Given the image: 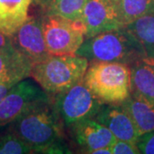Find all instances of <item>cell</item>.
<instances>
[{
	"mask_svg": "<svg viewBox=\"0 0 154 154\" xmlns=\"http://www.w3.org/2000/svg\"><path fill=\"white\" fill-rule=\"evenodd\" d=\"M62 122L54 101H51L28 110L7 128L28 144L33 153H71Z\"/></svg>",
	"mask_w": 154,
	"mask_h": 154,
	"instance_id": "6da1fadb",
	"label": "cell"
},
{
	"mask_svg": "<svg viewBox=\"0 0 154 154\" xmlns=\"http://www.w3.org/2000/svg\"><path fill=\"white\" fill-rule=\"evenodd\" d=\"M75 54L89 63H121L129 66L146 56L140 41L125 26L85 38Z\"/></svg>",
	"mask_w": 154,
	"mask_h": 154,
	"instance_id": "7a4b0ae2",
	"label": "cell"
},
{
	"mask_svg": "<svg viewBox=\"0 0 154 154\" xmlns=\"http://www.w3.org/2000/svg\"><path fill=\"white\" fill-rule=\"evenodd\" d=\"M83 82L105 105H121L130 95V66L121 63H89Z\"/></svg>",
	"mask_w": 154,
	"mask_h": 154,
	"instance_id": "3957f363",
	"label": "cell"
},
{
	"mask_svg": "<svg viewBox=\"0 0 154 154\" xmlns=\"http://www.w3.org/2000/svg\"><path fill=\"white\" fill-rule=\"evenodd\" d=\"M89 62L77 54L51 55L33 64L30 76L46 93L57 94L82 81Z\"/></svg>",
	"mask_w": 154,
	"mask_h": 154,
	"instance_id": "277c9868",
	"label": "cell"
},
{
	"mask_svg": "<svg viewBox=\"0 0 154 154\" xmlns=\"http://www.w3.org/2000/svg\"><path fill=\"white\" fill-rule=\"evenodd\" d=\"M52 101L38 83L28 78L14 85L0 102V131L38 105Z\"/></svg>",
	"mask_w": 154,
	"mask_h": 154,
	"instance_id": "5b68a950",
	"label": "cell"
},
{
	"mask_svg": "<svg viewBox=\"0 0 154 154\" xmlns=\"http://www.w3.org/2000/svg\"><path fill=\"white\" fill-rule=\"evenodd\" d=\"M54 104L67 128L85 119L94 118L105 105L85 85L83 79L65 91L55 94Z\"/></svg>",
	"mask_w": 154,
	"mask_h": 154,
	"instance_id": "8992f818",
	"label": "cell"
},
{
	"mask_svg": "<svg viewBox=\"0 0 154 154\" xmlns=\"http://www.w3.org/2000/svg\"><path fill=\"white\" fill-rule=\"evenodd\" d=\"M43 31L46 48L51 55L75 54L86 34L82 21L51 15L43 16Z\"/></svg>",
	"mask_w": 154,
	"mask_h": 154,
	"instance_id": "52a82bcc",
	"label": "cell"
},
{
	"mask_svg": "<svg viewBox=\"0 0 154 154\" xmlns=\"http://www.w3.org/2000/svg\"><path fill=\"white\" fill-rule=\"evenodd\" d=\"M11 38L14 47L33 65L50 55L43 31V17H28Z\"/></svg>",
	"mask_w": 154,
	"mask_h": 154,
	"instance_id": "ba28073f",
	"label": "cell"
},
{
	"mask_svg": "<svg viewBox=\"0 0 154 154\" xmlns=\"http://www.w3.org/2000/svg\"><path fill=\"white\" fill-rule=\"evenodd\" d=\"M81 21L85 26V38L124 27L112 0H87Z\"/></svg>",
	"mask_w": 154,
	"mask_h": 154,
	"instance_id": "9c48e42d",
	"label": "cell"
},
{
	"mask_svg": "<svg viewBox=\"0 0 154 154\" xmlns=\"http://www.w3.org/2000/svg\"><path fill=\"white\" fill-rule=\"evenodd\" d=\"M72 136L83 152L92 153L103 147H110L116 138L110 130L94 118L79 122L69 128Z\"/></svg>",
	"mask_w": 154,
	"mask_h": 154,
	"instance_id": "30bf717a",
	"label": "cell"
},
{
	"mask_svg": "<svg viewBox=\"0 0 154 154\" xmlns=\"http://www.w3.org/2000/svg\"><path fill=\"white\" fill-rule=\"evenodd\" d=\"M117 140L136 143L140 134L132 118L121 105H104L94 117Z\"/></svg>",
	"mask_w": 154,
	"mask_h": 154,
	"instance_id": "8fae6325",
	"label": "cell"
},
{
	"mask_svg": "<svg viewBox=\"0 0 154 154\" xmlns=\"http://www.w3.org/2000/svg\"><path fill=\"white\" fill-rule=\"evenodd\" d=\"M130 94L154 105V57L145 56L130 65Z\"/></svg>",
	"mask_w": 154,
	"mask_h": 154,
	"instance_id": "7c38bea8",
	"label": "cell"
},
{
	"mask_svg": "<svg viewBox=\"0 0 154 154\" xmlns=\"http://www.w3.org/2000/svg\"><path fill=\"white\" fill-rule=\"evenodd\" d=\"M33 63L13 45L0 50V82H15L30 76Z\"/></svg>",
	"mask_w": 154,
	"mask_h": 154,
	"instance_id": "4fadbf2b",
	"label": "cell"
},
{
	"mask_svg": "<svg viewBox=\"0 0 154 154\" xmlns=\"http://www.w3.org/2000/svg\"><path fill=\"white\" fill-rule=\"evenodd\" d=\"M33 0H0V31L11 37L28 19Z\"/></svg>",
	"mask_w": 154,
	"mask_h": 154,
	"instance_id": "5bb4252c",
	"label": "cell"
},
{
	"mask_svg": "<svg viewBox=\"0 0 154 154\" xmlns=\"http://www.w3.org/2000/svg\"><path fill=\"white\" fill-rule=\"evenodd\" d=\"M121 105L132 118L140 135L154 130V105L132 94Z\"/></svg>",
	"mask_w": 154,
	"mask_h": 154,
	"instance_id": "9a60e30c",
	"label": "cell"
},
{
	"mask_svg": "<svg viewBox=\"0 0 154 154\" xmlns=\"http://www.w3.org/2000/svg\"><path fill=\"white\" fill-rule=\"evenodd\" d=\"M140 41L146 55L154 57V11L125 26Z\"/></svg>",
	"mask_w": 154,
	"mask_h": 154,
	"instance_id": "2e32d148",
	"label": "cell"
},
{
	"mask_svg": "<svg viewBox=\"0 0 154 154\" xmlns=\"http://www.w3.org/2000/svg\"><path fill=\"white\" fill-rule=\"evenodd\" d=\"M115 4L124 26L154 11V0H116Z\"/></svg>",
	"mask_w": 154,
	"mask_h": 154,
	"instance_id": "e0dca14e",
	"label": "cell"
},
{
	"mask_svg": "<svg viewBox=\"0 0 154 154\" xmlns=\"http://www.w3.org/2000/svg\"><path fill=\"white\" fill-rule=\"evenodd\" d=\"M87 0H52L45 15L81 21Z\"/></svg>",
	"mask_w": 154,
	"mask_h": 154,
	"instance_id": "ac0fdd59",
	"label": "cell"
},
{
	"mask_svg": "<svg viewBox=\"0 0 154 154\" xmlns=\"http://www.w3.org/2000/svg\"><path fill=\"white\" fill-rule=\"evenodd\" d=\"M33 153L32 148L9 128L0 131V154Z\"/></svg>",
	"mask_w": 154,
	"mask_h": 154,
	"instance_id": "d6986e66",
	"label": "cell"
},
{
	"mask_svg": "<svg viewBox=\"0 0 154 154\" xmlns=\"http://www.w3.org/2000/svg\"><path fill=\"white\" fill-rule=\"evenodd\" d=\"M135 144L140 153L154 154V130L141 134Z\"/></svg>",
	"mask_w": 154,
	"mask_h": 154,
	"instance_id": "ffe728a7",
	"label": "cell"
},
{
	"mask_svg": "<svg viewBox=\"0 0 154 154\" xmlns=\"http://www.w3.org/2000/svg\"><path fill=\"white\" fill-rule=\"evenodd\" d=\"M112 154H140L135 143L116 139L115 141L110 146Z\"/></svg>",
	"mask_w": 154,
	"mask_h": 154,
	"instance_id": "44dd1931",
	"label": "cell"
},
{
	"mask_svg": "<svg viewBox=\"0 0 154 154\" xmlns=\"http://www.w3.org/2000/svg\"><path fill=\"white\" fill-rule=\"evenodd\" d=\"M17 83L15 82H0V102L2 101V99L5 97V95L8 94V92L11 89V88L16 85Z\"/></svg>",
	"mask_w": 154,
	"mask_h": 154,
	"instance_id": "7402d4cb",
	"label": "cell"
},
{
	"mask_svg": "<svg viewBox=\"0 0 154 154\" xmlns=\"http://www.w3.org/2000/svg\"><path fill=\"white\" fill-rule=\"evenodd\" d=\"M11 45H12L11 37L7 36L6 34L3 33L0 31V50L4 49Z\"/></svg>",
	"mask_w": 154,
	"mask_h": 154,
	"instance_id": "603a6c76",
	"label": "cell"
},
{
	"mask_svg": "<svg viewBox=\"0 0 154 154\" xmlns=\"http://www.w3.org/2000/svg\"><path fill=\"white\" fill-rule=\"evenodd\" d=\"M51 1H52V0H33V2H34L36 5H38L39 7H41V8L44 10L45 12L46 11V10H47L48 8H49Z\"/></svg>",
	"mask_w": 154,
	"mask_h": 154,
	"instance_id": "cb8c5ba5",
	"label": "cell"
},
{
	"mask_svg": "<svg viewBox=\"0 0 154 154\" xmlns=\"http://www.w3.org/2000/svg\"><path fill=\"white\" fill-rule=\"evenodd\" d=\"M112 1H114V2H115V1H116V0H112Z\"/></svg>",
	"mask_w": 154,
	"mask_h": 154,
	"instance_id": "d4e9b609",
	"label": "cell"
}]
</instances>
